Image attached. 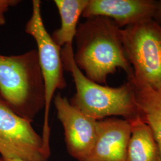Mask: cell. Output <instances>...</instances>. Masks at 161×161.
<instances>
[{
  "instance_id": "13",
  "label": "cell",
  "mask_w": 161,
  "mask_h": 161,
  "mask_svg": "<svg viewBox=\"0 0 161 161\" xmlns=\"http://www.w3.org/2000/svg\"><path fill=\"white\" fill-rule=\"evenodd\" d=\"M20 1L19 0H0V26L6 23L5 14L10 7L17 5Z\"/></svg>"
},
{
  "instance_id": "14",
  "label": "cell",
  "mask_w": 161,
  "mask_h": 161,
  "mask_svg": "<svg viewBox=\"0 0 161 161\" xmlns=\"http://www.w3.org/2000/svg\"><path fill=\"white\" fill-rule=\"evenodd\" d=\"M153 20L161 27V0L158 1L156 9Z\"/></svg>"
},
{
  "instance_id": "9",
  "label": "cell",
  "mask_w": 161,
  "mask_h": 161,
  "mask_svg": "<svg viewBox=\"0 0 161 161\" xmlns=\"http://www.w3.org/2000/svg\"><path fill=\"white\" fill-rule=\"evenodd\" d=\"M157 4L153 0H89L82 16L107 17L121 28L153 19Z\"/></svg>"
},
{
  "instance_id": "15",
  "label": "cell",
  "mask_w": 161,
  "mask_h": 161,
  "mask_svg": "<svg viewBox=\"0 0 161 161\" xmlns=\"http://www.w3.org/2000/svg\"><path fill=\"white\" fill-rule=\"evenodd\" d=\"M0 161H25L18 159H8L2 156H0Z\"/></svg>"
},
{
  "instance_id": "1",
  "label": "cell",
  "mask_w": 161,
  "mask_h": 161,
  "mask_svg": "<svg viewBox=\"0 0 161 161\" xmlns=\"http://www.w3.org/2000/svg\"><path fill=\"white\" fill-rule=\"evenodd\" d=\"M74 60L89 80L106 85L108 76L122 68L131 80L133 70L123 46L121 29L107 17L86 19L78 25Z\"/></svg>"
},
{
  "instance_id": "5",
  "label": "cell",
  "mask_w": 161,
  "mask_h": 161,
  "mask_svg": "<svg viewBox=\"0 0 161 161\" xmlns=\"http://www.w3.org/2000/svg\"><path fill=\"white\" fill-rule=\"evenodd\" d=\"M25 32L34 38L45 90V116L42 138L48 142L50 129L48 115L52 100L58 90L66 86L64 75L62 49L55 43L48 34L41 14V1H32V15L25 26Z\"/></svg>"
},
{
  "instance_id": "6",
  "label": "cell",
  "mask_w": 161,
  "mask_h": 161,
  "mask_svg": "<svg viewBox=\"0 0 161 161\" xmlns=\"http://www.w3.org/2000/svg\"><path fill=\"white\" fill-rule=\"evenodd\" d=\"M0 155L25 161H47L50 149L31 122L17 115L0 96Z\"/></svg>"
},
{
  "instance_id": "12",
  "label": "cell",
  "mask_w": 161,
  "mask_h": 161,
  "mask_svg": "<svg viewBox=\"0 0 161 161\" xmlns=\"http://www.w3.org/2000/svg\"><path fill=\"white\" fill-rule=\"evenodd\" d=\"M130 122L131 134L126 161H161L158 146L149 126L140 117Z\"/></svg>"
},
{
  "instance_id": "2",
  "label": "cell",
  "mask_w": 161,
  "mask_h": 161,
  "mask_svg": "<svg viewBox=\"0 0 161 161\" xmlns=\"http://www.w3.org/2000/svg\"><path fill=\"white\" fill-rule=\"evenodd\" d=\"M0 96L17 115L32 122L45 108V90L36 50L0 54Z\"/></svg>"
},
{
  "instance_id": "3",
  "label": "cell",
  "mask_w": 161,
  "mask_h": 161,
  "mask_svg": "<svg viewBox=\"0 0 161 161\" xmlns=\"http://www.w3.org/2000/svg\"><path fill=\"white\" fill-rule=\"evenodd\" d=\"M64 69L72 73L76 87L70 103L96 121L121 116L129 122L139 118L135 86L130 80L114 88L94 82L86 78L75 64L74 57L62 59Z\"/></svg>"
},
{
  "instance_id": "8",
  "label": "cell",
  "mask_w": 161,
  "mask_h": 161,
  "mask_svg": "<svg viewBox=\"0 0 161 161\" xmlns=\"http://www.w3.org/2000/svg\"><path fill=\"white\" fill-rule=\"evenodd\" d=\"M131 134V124L126 119L108 118L98 121L92 149L78 161H126Z\"/></svg>"
},
{
  "instance_id": "11",
  "label": "cell",
  "mask_w": 161,
  "mask_h": 161,
  "mask_svg": "<svg viewBox=\"0 0 161 161\" xmlns=\"http://www.w3.org/2000/svg\"><path fill=\"white\" fill-rule=\"evenodd\" d=\"M132 84L135 86L139 116L153 133L161 158V89Z\"/></svg>"
},
{
  "instance_id": "10",
  "label": "cell",
  "mask_w": 161,
  "mask_h": 161,
  "mask_svg": "<svg viewBox=\"0 0 161 161\" xmlns=\"http://www.w3.org/2000/svg\"><path fill=\"white\" fill-rule=\"evenodd\" d=\"M89 0H55L54 4L60 16V28L54 31L52 38L58 46L63 49L73 51L78 21L85 10Z\"/></svg>"
},
{
  "instance_id": "7",
  "label": "cell",
  "mask_w": 161,
  "mask_h": 161,
  "mask_svg": "<svg viewBox=\"0 0 161 161\" xmlns=\"http://www.w3.org/2000/svg\"><path fill=\"white\" fill-rule=\"evenodd\" d=\"M54 104L64 128L68 152L77 161H80L92 149L97 137L98 121L74 107L60 94L54 96Z\"/></svg>"
},
{
  "instance_id": "4",
  "label": "cell",
  "mask_w": 161,
  "mask_h": 161,
  "mask_svg": "<svg viewBox=\"0 0 161 161\" xmlns=\"http://www.w3.org/2000/svg\"><path fill=\"white\" fill-rule=\"evenodd\" d=\"M123 46L132 64V83L161 89V27L153 19L121 29Z\"/></svg>"
}]
</instances>
